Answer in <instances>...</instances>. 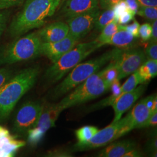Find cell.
Returning a JSON list of instances; mask_svg holds the SVG:
<instances>
[{"label":"cell","mask_w":157,"mask_h":157,"mask_svg":"<svg viewBox=\"0 0 157 157\" xmlns=\"http://www.w3.org/2000/svg\"><path fill=\"white\" fill-rule=\"evenodd\" d=\"M61 2V0H28L22 10L12 22L11 35L19 36L40 28L54 14Z\"/></svg>","instance_id":"1"},{"label":"cell","mask_w":157,"mask_h":157,"mask_svg":"<svg viewBox=\"0 0 157 157\" xmlns=\"http://www.w3.org/2000/svg\"><path fill=\"white\" fill-rule=\"evenodd\" d=\"M39 73L38 67L26 68L0 87V122L8 118L17 102L33 87Z\"/></svg>","instance_id":"2"},{"label":"cell","mask_w":157,"mask_h":157,"mask_svg":"<svg viewBox=\"0 0 157 157\" xmlns=\"http://www.w3.org/2000/svg\"><path fill=\"white\" fill-rule=\"evenodd\" d=\"M118 49L107 51L101 56L87 62L78 63L72 69V71L63 81L54 88L52 93V97L54 98L60 97L83 83L108 62H110Z\"/></svg>","instance_id":"3"},{"label":"cell","mask_w":157,"mask_h":157,"mask_svg":"<svg viewBox=\"0 0 157 157\" xmlns=\"http://www.w3.org/2000/svg\"><path fill=\"white\" fill-rule=\"evenodd\" d=\"M102 46L96 40L75 45L46 71L45 80L51 83L59 81L87 56Z\"/></svg>","instance_id":"4"},{"label":"cell","mask_w":157,"mask_h":157,"mask_svg":"<svg viewBox=\"0 0 157 157\" xmlns=\"http://www.w3.org/2000/svg\"><path fill=\"white\" fill-rule=\"evenodd\" d=\"M111 84L102 78L101 71L94 73L58 103L62 111L92 100L110 89Z\"/></svg>","instance_id":"5"},{"label":"cell","mask_w":157,"mask_h":157,"mask_svg":"<svg viewBox=\"0 0 157 157\" xmlns=\"http://www.w3.org/2000/svg\"><path fill=\"white\" fill-rule=\"evenodd\" d=\"M42 41L36 33L15 40L0 53V65L26 61L38 56Z\"/></svg>","instance_id":"6"},{"label":"cell","mask_w":157,"mask_h":157,"mask_svg":"<svg viewBox=\"0 0 157 157\" xmlns=\"http://www.w3.org/2000/svg\"><path fill=\"white\" fill-rule=\"evenodd\" d=\"M133 130L126 117L117 121L98 132L89 140L84 143L75 144L73 147L75 151H82L107 146L127 134Z\"/></svg>","instance_id":"7"},{"label":"cell","mask_w":157,"mask_h":157,"mask_svg":"<svg viewBox=\"0 0 157 157\" xmlns=\"http://www.w3.org/2000/svg\"><path fill=\"white\" fill-rule=\"evenodd\" d=\"M118 67L120 80L138 70L146 59L145 52L140 48H118L112 59Z\"/></svg>","instance_id":"8"},{"label":"cell","mask_w":157,"mask_h":157,"mask_svg":"<svg viewBox=\"0 0 157 157\" xmlns=\"http://www.w3.org/2000/svg\"><path fill=\"white\" fill-rule=\"evenodd\" d=\"M62 109L56 104H48L43 110L36 124L28 132V141L30 146H36L49 129L56 126V122Z\"/></svg>","instance_id":"9"},{"label":"cell","mask_w":157,"mask_h":157,"mask_svg":"<svg viewBox=\"0 0 157 157\" xmlns=\"http://www.w3.org/2000/svg\"><path fill=\"white\" fill-rule=\"evenodd\" d=\"M44 105L39 101H29L17 111L13 121V130L23 135L36 124L43 110Z\"/></svg>","instance_id":"10"},{"label":"cell","mask_w":157,"mask_h":157,"mask_svg":"<svg viewBox=\"0 0 157 157\" xmlns=\"http://www.w3.org/2000/svg\"><path fill=\"white\" fill-rule=\"evenodd\" d=\"M100 13V10L98 8L91 11L68 19L67 24L69 29V33L78 40L83 38L94 27Z\"/></svg>","instance_id":"11"},{"label":"cell","mask_w":157,"mask_h":157,"mask_svg":"<svg viewBox=\"0 0 157 157\" xmlns=\"http://www.w3.org/2000/svg\"><path fill=\"white\" fill-rule=\"evenodd\" d=\"M78 40L68 34L63 39L54 43H42L40 53L48 58L52 63L57 61L61 56L76 45Z\"/></svg>","instance_id":"12"},{"label":"cell","mask_w":157,"mask_h":157,"mask_svg":"<svg viewBox=\"0 0 157 157\" xmlns=\"http://www.w3.org/2000/svg\"><path fill=\"white\" fill-rule=\"evenodd\" d=\"M145 84H141L135 89L128 92L122 93L115 99L112 106L114 111V121L122 118L124 112L129 109L146 90Z\"/></svg>","instance_id":"13"},{"label":"cell","mask_w":157,"mask_h":157,"mask_svg":"<svg viewBox=\"0 0 157 157\" xmlns=\"http://www.w3.org/2000/svg\"><path fill=\"white\" fill-rule=\"evenodd\" d=\"M98 8H99L98 0H66L62 12L63 15L68 19Z\"/></svg>","instance_id":"14"},{"label":"cell","mask_w":157,"mask_h":157,"mask_svg":"<svg viewBox=\"0 0 157 157\" xmlns=\"http://www.w3.org/2000/svg\"><path fill=\"white\" fill-rule=\"evenodd\" d=\"M69 32L67 23L57 22L41 29L37 33L42 43H54L65 38Z\"/></svg>","instance_id":"15"},{"label":"cell","mask_w":157,"mask_h":157,"mask_svg":"<svg viewBox=\"0 0 157 157\" xmlns=\"http://www.w3.org/2000/svg\"><path fill=\"white\" fill-rule=\"evenodd\" d=\"M153 112L146 104V98L139 101L126 116L133 129L146 128V124Z\"/></svg>","instance_id":"16"},{"label":"cell","mask_w":157,"mask_h":157,"mask_svg":"<svg viewBox=\"0 0 157 157\" xmlns=\"http://www.w3.org/2000/svg\"><path fill=\"white\" fill-rule=\"evenodd\" d=\"M25 144V141L17 140L8 129L0 126V150L2 157H13Z\"/></svg>","instance_id":"17"},{"label":"cell","mask_w":157,"mask_h":157,"mask_svg":"<svg viewBox=\"0 0 157 157\" xmlns=\"http://www.w3.org/2000/svg\"><path fill=\"white\" fill-rule=\"evenodd\" d=\"M136 144L130 140H124L113 143L98 152V157H124L130 151L135 149Z\"/></svg>","instance_id":"18"},{"label":"cell","mask_w":157,"mask_h":157,"mask_svg":"<svg viewBox=\"0 0 157 157\" xmlns=\"http://www.w3.org/2000/svg\"><path fill=\"white\" fill-rule=\"evenodd\" d=\"M137 39V37L125 30L123 25H121L119 29L107 41L106 44L113 45L119 49H128L133 46Z\"/></svg>","instance_id":"19"},{"label":"cell","mask_w":157,"mask_h":157,"mask_svg":"<svg viewBox=\"0 0 157 157\" xmlns=\"http://www.w3.org/2000/svg\"><path fill=\"white\" fill-rule=\"evenodd\" d=\"M142 84H146L157 75V60L148 59L137 70Z\"/></svg>","instance_id":"20"},{"label":"cell","mask_w":157,"mask_h":157,"mask_svg":"<svg viewBox=\"0 0 157 157\" xmlns=\"http://www.w3.org/2000/svg\"><path fill=\"white\" fill-rule=\"evenodd\" d=\"M120 26L116 20L113 21L101 30V33L95 40L101 45H105L107 41L119 29Z\"/></svg>","instance_id":"21"},{"label":"cell","mask_w":157,"mask_h":157,"mask_svg":"<svg viewBox=\"0 0 157 157\" xmlns=\"http://www.w3.org/2000/svg\"><path fill=\"white\" fill-rule=\"evenodd\" d=\"M97 128L93 126H85L75 131V135L78 143H84L90 140L98 132Z\"/></svg>","instance_id":"22"},{"label":"cell","mask_w":157,"mask_h":157,"mask_svg":"<svg viewBox=\"0 0 157 157\" xmlns=\"http://www.w3.org/2000/svg\"><path fill=\"white\" fill-rule=\"evenodd\" d=\"M114 20L115 13L113 8L106 9L101 13L100 12L96 20L94 27L97 30H101L108 23Z\"/></svg>","instance_id":"23"},{"label":"cell","mask_w":157,"mask_h":157,"mask_svg":"<svg viewBox=\"0 0 157 157\" xmlns=\"http://www.w3.org/2000/svg\"><path fill=\"white\" fill-rule=\"evenodd\" d=\"M101 73L102 78L111 84L115 80L118 79V67L112 59L110 61L107 67L101 71Z\"/></svg>","instance_id":"24"},{"label":"cell","mask_w":157,"mask_h":157,"mask_svg":"<svg viewBox=\"0 0 157 157\" xmlns=\"http://www.w3.org/2000/svg\"><path fill=\"white\" fill-rule=\"evenodd\" d=\"M141 84V79L137 71L131 74V76L128 78V80L122 84V86H121V92L122 93L132 91L137 87L139 84Z\"/></svg>","instance_id":"25"},{"label":"cell","mask_w":157,"mask_h":157,"mask_svg":"<svg viewBox=\"0 0 157 157\" xmlns=\"http://www.w3.org/2000/svg\"><path fill=\"white\" fill-rule=\"evenodd\" d=\"M136 13L139 16L152 22L157 19V7L139 6Z\"/></svg>","instance_id":"26"},{"label":"cell","mask_w":157,"mask_h":157,"mask_svg":"<svg viewBox=\"0 0 157 157\" xmlns=\"http://www.w3.org/2000/svg\"><path fill=\"white\" fill-rule=\"evenodd\" d=\"M151 25L150 23H146L140 26L139 34L143 41H147L151 39Z\"/></svg>","instance_id":"27"},{"label":"cell","mask_w":157,"mask_h":157,"mask_svg":"<svg viewBox=\"0 0 157 157\" xmlns=\"http://www.w3.org/2000/svg\"><path fill=\"white\" fill-rule=\"evenodd\" d=\"M145 54L148 59L157 60V41H151L146 48Z\"/></svg>","instance_id":"28"},{"label":"cell","mask_w":157,"mask_h":157,"mask_svg":"<svg viewBox=\"0 0 157 157\" xmlns=\"http://www.w3.org/2000/svg\"><path fill=\"white\" fill-rule=\"evenodd\" d=\"M113 10L115 13V20H116L118 22V19L120 15L123 13L124 12L128 11V7L124 2V1H121L118 4H117L115 6H113Z\"/></svg>","instance_id":"29"},{"label":"cell","mask_w":157,"mask_h":157,"mask_svg":"<svg viewBox=\"0 0 157 157\" xmlns=\"http://www.w3.org/2000/svg\"><path fill=\"white\" fill-rule=\"evenodd\" d=\"M12 76V72L11 70L2 67L0 68V87L8 81Z\"/></svg>","instance_id":"30"},{"label":"cell","mask_w":157,"mask_h":157,"mask_svg":"<svg viewBox=\"0 0 157 157\" xmlns=\"http://www.w3.org/2000/svg\"><path fill=\"white\" fill-rule=\"evenodd\" d=\"M123 27L125 30H126L127 31L129 32V33L133 34L136 37H137V38L139 37V30L140 28V24L137 21L135 20L132 23L128 25H126V26L123 25Z\"/></svg>","instance_id":"31"},{"label":"cell","mask_w":157,"mask_h":157,"mask_svg":"<svg viewBox=\"0 0 157 157\" xmlns=\"http://www.w3.org/2000/svg\"><path fill=\"white\" fill-rule=\"evenodd\" d=\"M135 15L129 11H126L124 12L123 13H122L120 17H118V24L121 25H124L127 23L130 22L132 20L134 19Z\"/></svg>","instance_id":"32"},{"label":"cell","mask_w":157,"mask_h":157,"mask_svg":"<svg viewBox=\"0 0 157 157\" xmlns=\"http://www.w3.org/2000/svg\"><path fill=\"white\" fill-rule=\"evenodd\" d=\"M24 0H0V10L11 8L21 4Z\"/></svg>","instance_id":"33"},{"label":"cell","mask_w":157,"mask_h":157,"mask_svg":"<svg viewBox=\"0 0 157 157\" xmlns=\"http://www.w3.org/2000/svg\"><path fill=\"white\" fill-rule=\"evenodd\" d=\"M123 0H98V5L103 10L112 8L118 2Z\"/></svg>","instance_id":"34"},{"label":"cell","mask_w":157,"mask_h":157,"mask_svg":"<svg viewBox=\"0 0 157 157\" xmlns=\"http://www.w3.org/2000/svg\"><path fill=\"white\" fill-rule=\"evenodd\" d=\"M128 11L131 12L134 15H135L139 9V5L136 0H124Z\"/></svg>","instance_id":"35"},{"label":"cell","mask_w":157,"mask_h":157,"mask_svg":"<svg viewBox=\"0 0 157 157\" xmlns=\"http://www.w3.org/2000/svg\"><path fill=\"white\" fill-rule=\"evenodd\" d=\"M112 91V94L115 97H118V95H120L121 94V84L119 82V80L116 79L111 84L110 87V89Z\"/></svg>","instance_id":"36"},{"label":"cell","mask_w":157,"mask_h":157,"mask_svg":"<svg viewBox=\"0 0 157 157\" xmlns=\"http://www.w3.org/2000/svg\"><path fill=\"white\" fill-rule=\"evenodd\" d=\"M48 156L50 157H71V153L66 150H56L48 153Z\"/></svg>","instance_id":"37"},{"label":"cell","mask_w":157,"mask_h":157,"mask_svg":"<svg viewBox=\"0 0 157 157\" xmlns=\"http://www.w3.org/2000/svg\"><path fill=\"white\" fill-rule=\"evenodd\" d=\"M7 22V15L5 12H0V36L6 29Z\"/></svg>","instance_id":"38"},{"label":"cell","mask_w":157,"mask_h":157,"mask_svg":"<svg viewBox=\"0 0 157 157\" xmlns=\"http://www.w3.org/2000/svg\"><path fill=\"white\" fill-rule=\"evenodd\" d=\"M139 6L157 7V0H136Z\"/></svg>","instance_id":"39"},{"label":"cell","mask_w":157,"mask_h":157,"mask_svg":"<svg viewBox=\"0 0 157 157\" xmlns=\"http://www.w3.org/2000/svg\"><path fill=\"white\" fill-rule=\"evenodd\" d=\"M157 124V111L153 112L146 124V128L148 126H156Z\"/></svg>","instance_id":"40"},{"label":"cell","mask_w":157,"mask_h":157,"mask_svg":"<svg viewBox=\"0 0 157 157\" xmlns=\"http://www.w3.org/2000/svg\"><path fill=\"white\" fill-rule=\"evenodd\" d=\"M151 41H157V19L152 21L151 25Z\"/></svg>","instance_id":"41"},{"label":"cell","mask_w":157,"mask_h":157,"mask_svg":"<svg viewBox=\"0 0 157 157\" xmlns=\"http://www.w3.org/2000/svg\"><path fill=\"white\" fill-rule=\"evenodd\" d=\"M143 156L142 152L139 150L137 148L135 149L130 151L129 152H128L125 155L124 157H140Z\"/></svg>","instance_id":"42"},{"label":"cell","mask_w":157,"mask_h":157,"mask_svg":"<svg viewBox=\"0 0 157 157\" xmlns=\"http://www.w3.org/2000/svg\"><path fill=\"white\" fill-rule=\"evenodd\" d=\"M151 111L152 112L157 111V95H155V97L153 100V102L151 107Z\"/></svg>","instance_id":"43"},{"label":"cell","mask_w":157,"mask_h":157,"mask_svg":"<svg viewBox=\"0 0 157 157\" xmlns=\"http://www.w3.org/2000/svg\"><path fill=\"white\" fill-rule=\"evenodd\" d=\"M0 157H2V153H1V150H0Z\"/></svg>","instance_id":"44"},{"label":"cell","mask_w":157,"mask_h":157,"mask_svg":"<svg viewBox=\"0 0 157 157\" xmlns=\"http://www.w3.org/2000/svg\"><path fill=\"white\" fill-rule=\"evenodd\" d=\"M65 1H66V0H61V2H64Z\"/></svg>","instance_id":"45"}]
</instances>
